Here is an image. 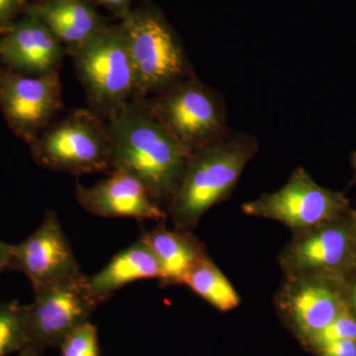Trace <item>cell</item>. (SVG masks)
I'll list each match as a JSON object with an SVG mask.
<instances>
[{
	"label": "cell",
	"mask_w": 356,
	"mask_h": 356,
	"mask_svg": "<svg viewBox=\"0 0 356 356\" xmlns=\"http://www.w3.org/2000/svg\"><path fill=\"white\" fill-rule=\"evenodd\" d=\"M113 170H125L143 182L156 202L168 204L189 154L159 123L146 98L129 100L107 119Z\"/></svg>",
	"instance_id": "6da1fadb"
},
{
	"label": "cell",
	"mask_w": 356,
	"mask_h": 356,
	"mask_svg": "<svg viewBox=\"0 0 356 356\" xmlns=\"http://www.w3.org/2000/svg\"><path fill=\"white\" fill-rule=\"evenodd\" d=\"M259 146L252 134L232 131L222 140L191 152L166 204L175 228L191 231L211 208L228 199Z\"/></svg>",
	"instance_id": "7a4b0ae2"
},
{
	"label": "cell",
	"mask_w": 356,
	"mask_h": 356,
	"mask_svg": "<svg viewBox=\"0 0 356 356\" xmlns=\"http://www.w3.org/2000/svg\"><path fill=\"white\" fill-rule=\"evenodd\" d=\"M121 29L137 83V98H147L195 74L181 41L153 6L131 11Z\"/></svg>",
	"instance_id": "3957f363"
},
{
	"label": "cell",
	"mask_w": 356,
	"mask_h": 356,
	"mask_svg": "<svg viewBox=\"0 0 356 356\" xmlns=\"http://www.w3.org/2000/svg\"><path fill=\"white\" fill-rule=\"evenodd\" d=\"M146 102L159 123L188 154L232 132L221 93L199 81L195 74Z\"/></svg>",
	"instance_id": "277c9868"
},
{
	"label": "cell",
	"mask_w": 356,
	"mask_h": 356,
	"mask_svg": "<svg viewBox=\"0 0 356 356\" xmlns=\"http://www.w3.org/2000/svg\"><path fill=\"white\" fill-rule=\"evenodd\" d=\"M40 165L56 172L81 175L113 170L108 125L92 109H76L49 126L32 143Z\"/></svg>",
	"instance_id": "5b68a950"
},
{
	"label": "cell",
	"mask_w": 356,
	"mask_h": 356,
	"mask_svg": "<svg viewBox=\"0 0 356 356\" xmlns=\"http://www.w3.org/2000/svg\"><path fill=\"white\" fill-rule=\"evenodd\" d=\"M91 109L107 120L137 98V83L120 24L107 26L70 51Z\"/></svg>",
	"instance_id": "8992f818"
},
{
	"label": "cell",
	"mask_w": 356,
	"mask_h": 356,
	"mask_svg": "<svg viewBox=\"0 0 356 356\" xmlns=\"http://www.w3.org/2000/svg\"><path fill=\"white\" fill-rule=\"evenodd\" d=\"M34 294V301L25 305L26 336L27 348L40 353L58 348L106 301L91 289L83 274L37 288Z\"/></svg>",
	"instance_id": "52a82bcc"
},
{
	"label": "cell",
	"mask_w": 356,
	"mask_h": 356,
	"mask_svg": "<svg viewBox=\"0 0 356 356\" xmlns=\"http://www.w3.org/2000/svg\"><path fill=\"white\" fill-rule=\"evenodd\" d=\"M242 210L248 216L280 222L296 234L346 216L351 207L343 193L321 186L299 166L284 186L243 203Z\"/></svg>",
	"instance_id": "ba28073f"
},
{
	"label": "cell",
	"mask_w": 356,
	"mask_h": 356,
	"mask_svg": "<svg viewBox=\"0 0 356 356\" xmlns=\"http://www.w3.org/2000/svg\"><path fill=\"white\" fill-rule=\"evenodd\" d=\"M285 275L341 280L356 270V229L350 212L307 231L293 234L278 257Z\"/></svg>",
	"instance_id": "9c48e42d"
},
{
	"label": "cell",
	"mask_w": 356,
	"mask_h": 356,
	"mask_svg": "<svg viewBox=\"0 0 356 356\" xmlns=\"http://www.w3.org/2000/svg\"><path fill=\"white\" fill-rule=\"evenodd\" d=\"M275 303L303 344L348 309L343 280L321 276L285 275Z\"/></svg>",
	"instance_id": "30bf717a"
},
{
	"label": "cell",
	"mask_w": 356,
	"mask_h": 356,
	"mask_svg": "<svg viewBox=\"0 0 356 356\" xmlns=\"http://www.w3.org/2000/svg\"><path fill=\"white\" fill-rule=\"evenodd\" d=\"M62 105L58 72L43 76L11 72L0 79V107L6 121L31 144L50 126Z\"/></svg>",
	"instance_id": "8fae6325"
},
{
	"label": "cell",
	"mask_w": 356,
	"mask_h": 356,
	"mask_svg": "<svg viewBox=\"0 0 356 356\" xmlns=\"http://www.w3.org/2000/svg\"><path fill=\"white\" fill-rule=\"evenodd\" d=\"M8 268L25 274L33 290L83 274L57 214L51 211L31 235L13 245Z\"/></svg>",
	"instance_id": "7c38bea8"
},
{
	"label": "cell",
	"mask_w": 356,
	"mask_h": 356,
	"mask_svg": "<svg viewBox=\"0 0 356 356\" xmlns=\"http://www.w3.org/2000/svg\"><path fill=\"white\" fill-rule=\"evenodd\" d=\"M79 203L91 214L104 218L165 221L168 212L137 177L125 170H112L109 177L93 186L76 184Z\"/></svg>",
	"instance_id": "4fadbf2b"
},
{
	"label": "cell",
	"mask_w": 356,
	"mask_h": 356,
	"mask_svg": "<svg viewBox=\"0 0 356 356\" xmlns=\"http://www.w3.org/2000/svg\"><path fill=\"white\" fill-rule=\"evenodd\" d=\"M65 54L62 42L32 16L11 26L0 38V60L26 76L58 72Z\"/></svg>",
	"instance_id": "5bb4252c"
},
{
	"label": "cell",
	"mask_w": 356,
	"mask_h": 356,
	"mask_svg": "<svg viewBox=\"0 0 356 356\" xmlns=\"http://www.w3.org/2000/svg\"><path fill=\"white\" fill-rule=\"evenodd\" d=\"M25 13L43 22L62 42L67 54L108 26L86 0H44L26 6Z\"/></svg>",
	"instance_id": "9a60e30c"
},
{
	"label": "cell",
	"mask_w": 356,
	"mask_h": 356,
	"mask_svg": "<svg viewBox=\"0 0 356 356\" xmlns=\"http://www.w3.org/2000/svg\"><path fill=\"white\" fill-rule=\"evenodd\" d=\"M140 238L151 248L159 262V280L163 286L184 285L192 269L208 257L202 243L187 229L158 226L145 232Z\"/></svg>",
	"instance_id": "2e32d148"
},
{
	"label": "cell",
	"mask_w": 356,
	"mask_h": 356,
	"mask_svg": "<svg viewBox=\"0 0 356 356\" xmlns=\"http://www.w3.org/2000/svg\"><path fill=\"white\" fill-rule=\"evenodd\" d=\"M161 268L151 248L140 238L118 252L106 266L88 277L91 289L98 296L108 300L120 288L145 280H159Z\"/></svg>",
	"instance_id": "e0dca14e"
},
{
	"label": "cell",
	"mask_w": 356,
	"mask_h": 356,
	"mask_svg": "<svg viewBox=\"0 0 356 356\" xmlns=\"http://www.w3.org/2000/svg\"><path fill=\"white\" fill-rule=\"evenodd\" d=\"M184 285L217 310L229 312L240 305L238 293L209 257L192 269Z\"/></svg>",
	"instance_id": "ac0fdd59"
},
{
	"label": "cell",
	"mask_w": 356,
	"mask_h": 356,
	"mask_svg": "<svg viewBox=\"0 0 356 356\" xmlns=\"http://www.w3.org/2000/svg\"><path fill=\"white\" fill-rule=\"evenodd\" d=\"M27 348L25 305L17 301L0 303V356L20 353Z\"/></svg>",
	"instance_id": "d6986e66"
},
{
	"label": "cell",
	"mask_w": 356,
	"mask_h": 356,
	"mask_svg": "<svg viewBox=\"0 0 356 356\" xmlns=\"http://www.w3.org/2000/svg\"><path fill=\"white\" fill-rule=\"evenodd\" d=\"M62 356H100L97 327L90 322L79 325L58 346Z\"/></svg>",
	"instance_id": "ffe728a7"
},
{
	"label": "cell",
	"mask_w": 356,
	"mask_h": 356,
	"mask_svg": "<svg viewBox=\"0 0 356 356\" xmlns=\"http://www.w3.org/2000/svg\"><path fill=\"white\" fill-rule=\"evenodd\" d=\"M343 339H356V318L346 309L322 331L316 334L304 343L309 350L323 344Z\"/></svg>",
	"instance_id": "44dd1931"
},
{
	"label": "cell",
	"mask_w": 356,
	"mask_h": 356,
	"mask_svg": "<svg viewBox=\"0 0 356 356\" xmlns=\"http://www.w3.org/2000/svg\"><path fill=\"white\" fill-rule=\"evenodd\" d=\"M312 350L316 356H356V339L332 341Z\"/></svg>",
	"instance_id": "7402d4cb"
},
{
	"label": "cell",
	"mask_w": 356,
	"mask_h": 356,
	"mask_svg": "<svg viewBox=\"0 0 356 356\" xmlns=\"http://www.w3.org/2000/svg\"><path fill=\"white\" fill-rule=\"evenodd\" d=\"M18 0H0V33L8 31L9 28L13 26L14 14L17 10Z\"/></svg>",
	"instance_id": "603a6c76"
},
{
	"label": "cell",
	"mask_w": 356,
	"mask_h": 356,
	"mask_svg": "<svg viewBox=\"0 0 356 356\" xmlns=\"http://www.w3.org/2000/svg\"><path fill=\"white\" fill-rule=\"evenodd\" d=\"M108 9L117 17L124 19L132 11V0H91Z\"/></svg>",
	"instance_id": "cb8c5ba5"
},
{
	"label": "cell",
	"mask_w": 356,
	"mask_h": 356,
	"mask_svg": "<svg viewBox=\"0 0 356 356\" xmlns=\"http://www.w3.org/2000/svg\"><path fill=\"white\" fill-rule=\"evenodd\" d=\"M343 289L348 310L356 318V270L344 278Z\"/></svg>",
	"instance_id": "d4e9b609"
},
{
	"label": "cell",
	"mask_w": 356,
	"mask_h": 356,
	"mask_svg": "<svg viewBox=\"0 0 356 356\" xmlns=\"http://www.w3.org/2000/svg\"><path fill=\"white\" fill-rule=\"evenodd\" d=\"M13 245H9L0 241V273L8 268L9 262L13 257Z\"/></svg>",
	"instance_id": "484cf974"
},
{
	"label": "cell",
	"mask_w": 356,
	"mask_h": 356,
	"mask_svg": "<svg viewBox=\"0 0 356 356\" xmlns=\"http://www.w3.org/2000/svg\"><path fill=\"white\" fill-rule=\"evenodd\" d=\"M42 353L38 351L33 350L31 348H25L24 350L18 353V356H41Z\"/></svg>",
	"instance_id": "4316f807"
},
{
	"label": "cell",
	"mask_w": 356,
	"mask_h": 356,
	"mask_svg": "<svg viewBox=\"0 0 356 356\" xmlns=\"http://www.w3.org/2000/svg\"><path fill=\"white\" fill-rule=\"evenodd\" d=\"M350 163L353 168V172H355V181H356V151L351 154Z\"/></svg>",
	"instance_id": "83f0119b"
},
{
	"label": "cell",
	"mask_w": 356,
	"mask_h": 356,
	"mask_svg": "<svg viewBox=\"0 0 356 356\" xmlns=\"http://www.w3.org/2000/svg\"><path fill=\"white\" fill-rule=\"evenodd\" d=\"M350 216H351V219H353V225H355V229H356V207L351 208Z\"/></svg>",
	"instance_id": "f1b7e54d"
}]
</instances>
